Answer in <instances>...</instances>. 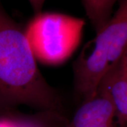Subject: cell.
<instances>
[{"label": "cell", "mask_w": 127, "mask_h": 127, "mask_svg": "<svg viewBox=\"0 0 127 127\" xmlns=\"http://www.w3.org/2000/svg\"><path fill=\"white\" fill-rule=\"evenodd\" d=\"M62 104L40 71L24 30L0 4V107L26 105L54 112Z\"/></svg>", "instance_id": "obj_1"}, {"label": "cell", "mask_w": 127, "mask_h": 127, "mask_svg": "<svg viewBox=\"0 0 127 127\" xmlns=\"http://www.w3.org/2000/svg\"><path fill=\"white\" fill-rule=\"evenodd\" d=\"M84 26L82 18L60 13L40 12L24 31L37 62L57 66L66 62L77 50Z\"/></svg>", "instance_id": "obj_2"}, {"label": "cell", "mask_w": 127, "mask_h": 127, "mask_svg": "<svg viewBox=\"0 0 127 127\" xmlns=\"http://www.w3.org/2000/svg\"><path fill=\"white\" fill-rule=\"evenodd\" d=\"M91 42L108 59L109 69L119 62L127 47V0H120L116 12Z\"/></svg>", "instance_id": "obj_3"}, {"label": "cell", "mask_w": 127, "mask_h": 127, "mask_svg": "<svg viewBox=\"0 0 127 127\" xmlns=\"http://www.w3.org/2000/svg\"><path fill=\"white\" fill-rule=\"evenodd\" d=\"M115 119L113 104L105 93L97 91L94 97L83 102L65 127H100Z\"/></svg>", "instance_id": "obj_4"}, {"label": "cell", "mask_w": 127, "mask_h": 127, "mask_svg": "<svg viewBox=\"0 0 127 127\" xmlns=\"http://www.w3.org/2000/svg\"><path fill=\"white\" fill-rule=\"evenodd\" d=\"M97 91L105 93L113 104L117 118L122 127L127 126V73L120 64L109 69L102 78Z\"/></svg>", "instance_id": "obj_5"}, {"label": "cell", "mask_w": 127, "mask_h": 127, "mask_svg": "<svg viewBox=\"0 0 127 127\" xmlns=\"http://www.w3.org/2000/svg\"><path fill=\"white\" fill-rule=\"evenodd\" d=\"M118 0H83L87 16L96 32L108 22L115 3Z\"/></svg>", "instance_id": "obj_6"}, {"label": "cell", "mask_w": 127, "mask_h": 127, "mask_svg": "<svg viewBox=\"0 0 127 127\" xmlns=\"http://www.w3.org/2000/svg\"><path fill=\"white\" fill-rule=\"evenodd\" d=\"M0 127H50L45 122L35 117H18L0 119Z\"/></svg>", "instance_id": "obj_7"}, {"label": "cell", "mask_w": 127, "mask_h": 127, "mask_svg": "<svg viewBox=\"0 0 127 127\" xmlns=\"http://www.w3.org/2000/svg\"><path fill=\"white\" fill-rule=\"evenodd\" d=\"M35 14L40 13L46 0H28Z\"/></svg>", "instance_id": "obj_8"}, {"label": "cell", "mask_w": 127, "mask_h": 127, "mask_svg": "<svg viewBox=\"0 0 127 127\" xmlns=\"http://www.w3.org/2000/svg\"><path fill=\"white\" fill-rule=\"evenodd\" d=\"M119 64L123 70L124 71V72L127 73V47L123 55L122 59L119 61Z\"/></svg>", "instance_id": "obj_9"}, {"label": "cell", "mask_w": 127, "mask_h": 127, "mask_svg": "<svg viewBox=\"0 0 127 127\" xmlns=\"http://www.w3.org/2000/svg\"><path fill=\"white\" fill-rule=\"evenodd\" d=\"M114 122H112L107 123L106 124H104L102 126H101L100 127H114Z\"/></svg>", "instance_id": "obj_10"}]
</instances>
